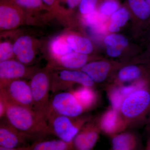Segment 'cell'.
Listing matches in <instances>:
<instances>
[{
	"label": "cell",
	"instance_id": "1",
	"mask_svg": "<svg viewBox=\"0 0 150 150\" xmlns=\"http://www.w3.org/2000/svg\"><path fill=\"white\" fill-rule=\"evenodd\" d=\"M5 102L7 121L25 137L40 138L51 133L48 120L45 116L33 109L5 100Z\"/></svg>",
	"mask_w": 150,
	"mask_h": 150
},
{
	"label": "cell",
	"instance_id": "2",
	"mask_svg": "<svg viewBox=\"0 0 150 150\" xmlns=\"http://www.w3.org/2000/svg\"><path fill=\"white\" fill-rule=\"evenodd\" d=\"M33 99V110L47 119L50 110L49 93L51 86L50 75L44 71L33 76L29 83Z\"/></svg>",
	"mask_w": 150,
	"mask_h": 150
},
{
	"label": "cell",
	"instance_id": "3",
	"mask_svg": "<svg viewBox=\"0 0 150 150\" xmlns=\"http://www.w3.org/2000/svg\"><path fill=\"white\" fill-rule=\"evenodd\" d=\"M1 94L6 101L33 109V99L29 84L20 79L1 86Z\"/></svg>",
	"mask_w": 150,
	"mask_h": 150
},
{
	"label": "cell",
	"instance_id": "4",
	"mask_svg": "<svg viewBox=\"0 0 150 150\" xmlns=\"http://www.w3.org/2000/svg\"><path fill=\"white\" fill-rule=\"evenodd\" d=\"M146 84L127 96L123 100L121 111L128 118H141L149 108L150 91Z\"/></svg>",
	"mask_w": 150,
	"mask_h": 150
},
{
	"label": "cell",
	"instance_id": "5",
	"mask_svg": "<svg viewBox=\"0 0 150 150\" xmlns=\"http://www.w3.org/2000/svg\"><path fill=\"white\" fill-rule=\"evenodd\" d=\"M47 120L51 132L68 144L71 143L78 134V128L67 116L59 115L50 109Z\"/></svg>",
	"mask_w": 150,
	"mask_h": 150
},
{
	"label": "cell",
	"instance_id": "6",
	"mask_svg": "<svg viewBox=\"0 0 150 150\" xmlns=\"http://www.w3.org/2000/svg\"><path fill=\"white\" fill-rule=\"evenodd\" d=\"M50 109L59 115L75 117L81 114L83 107L73 94L62 92L56 94L51 99Z\"/></svg>",
	"mask_w": 150,
	"mask_h": 150
},
{
	"label": "cell",
	"instance_id": "7",
	"mask_svg": "<svg viewBox=\"0 0 150 150\" xmlns=\"http://www.w3.org/2000/svg\"><path fill=\"white\" fill-rule=\"evenodd\" d=\"M23 11L10 0H0V29H15L23 21Z\"/></svg>",
	"mask_w": 150,
	"mask_h": 150
},
{
	"label": "cell",
	"instance_id": "8",
	"mask_svg": "<svg viewBox=\"0 0 150 150\" xmlns=\"http://www.w3.org/2000/svg\"><path fill=\"white\" fill-rule=\"evenodd\" d=\"M26 137L11 126L8 121L0 122V146L7 150L22 147Z\"/></svg>",
	"mask_w": 150,
	"mask_h": 150
},
{
	"label": "cell",
	"instance_id": "9",
	"mask_svg": "<svg viewBox=\"0 0 150 150\" xmlns=\"http://www.w3.org/2000/svg\"><path fill=\"white\" fill-rule=\"evenodd\" d=\"M27 73L24 64L15 60H6L0 63L1 86L10 81L23 77Z\"/></svg>",
	"mask_w": 150,
	"mask_h": 150
},
{
	"label": "cell",
	"instance_id": "10",
	"mask_svg": "<svg viewBox=\"0 0 150 150\" xmlns=\"http://www.w3.org/2000/svg\"><path fill=\"white\" fill-rule=\"evenodd\" d=\"M13 45V54L19 62L24 64L32 62L35 57V52L31 38L23 35L18 38Z\"/></svg>",
	"mask_w": 150,
	"mask_h": 150
},
{
	"label": "cell",
	"instance_id": "11",
	"mask_svg": "<svg viewBox=\"0 0 150 150\" xmlns=\"http://www.w3.org/2000/svg\"><path fill=\"white\" fill-rule=\"evenodd\" d=\"M110 69V65L107 62H95L84 65L82 71L94 81L99 83L106 79Z\"/></svg>",
	"mask_w": 150,
	"mask_h": 150
},
{
	"label": "cell",
	"instance_id": "12",
	"mask_svg": "<svg viewBox=\"0 0 150 150\" xmlns=\"http://www.w3.org/2000/svg\"><path fill=\"white\" fill-rule=\"evenodd\" d=\"M59 77L62 81L77 83L84 86L89 87L93 84V81L88 75L83 71L63 70L59 73Z\"/></svg>",
	"mask_w": 150,
	"mask_h": 150
},
{
	"label": "cell",
	"instance_id": "13",
	"mask_svg": "<svg viewBox=\"0 0 150 150\" xmlns=\"http://www.w3.org/2000/svg\"><path fill=\"white\" fill-rule=\"evenodd\" d=\"M62 66L69 69H78L83 67L87 61L86 54L73 52L66 54L59 58Z\"/></svg>",
	"mask_w": 150,
	"mask_h": 150
},
{
	"label": "cell",
	"instance_id": "14",
	"mask_svg": "<svg viewBox=\"0 0 150 150\" xmlns=\"http://www.w3.org/2000/svg\"><path fill=\"white\" fill-rule=\"evenodd\" d=\"M67 41L70 47L75 52L81 54H89L92 51L93 46L88 39L76 35H70Z\"/></svg>",
	"mask_w": 150,
	"mask_h": 150
},
{
	"label": "cell",
	"instance_id": "15",
	"mask_svg": "<svg viewBox=\"0 0 150 150\" xmlns=\"http://www.w3.org/2000/svg\"><path fill=\"white\" fill-rule=\"evenodd\" d=\"M97 138V134L93 131L81 132L75 137L74 144L77 149L90 150L93 147Z\"/></svg>",
	"mask_w": 150,
	"mask_h": 150
},
{
	"label": "cell",
	"instance_id": "16",
	"mask_svg": "<svg viewBox=\"0 0 150 150\" xmlns=\"http://www.w3.org/2000/svg\"><path fill=\"white\" fill-rule=\"evenodd\" d=\"M128 3L138 18L145 20L150 16V9L146 0H128Z\"/></svg>",
	"mask_w": 150,
	"mask_h": 150
},
{
	"label": "cell",
	"instance_id": "17",
	"mask_svg": "<svg viewBox=\"0 0 150 150\" xmlns=\"http://www.w3.org/2000/svg\"><path fill=\"white\" fill-rule=\"evenodd\" d=\"M129 12L126 8H122L114 12L111 16V23L109 30L111 32H118L120 27L123 26L129 19Z\"/></svg>",
	"mask_w": 150,
	"mask_h": 150
},
{
	"label": "cell",
	"instance_id": "18",
	"mask_svg": "<svg viewBox=\"0 0 150 150\" xmlns=\"http://www.w3.org/2000/svg\"><path fill=\"white\" fill-rule=\"evenodd\" d=\"M68 148V143L61 139L37 142L31 147L33 150H64Z\"/></svg>",
	"mask_w": 150,
	"mask_h": 150
},
{
	"label": "cell",
	"instance_id": "19",
	"mask_svg": "<svg viewBox=\"0 0 150 150\" xmlns=\"http://www.w3.org/2000/svg\"><path fill=\"white\" fill-rule=\"evenodd\" d=\"M112 144L113 150H130L135 146V140L130 134H123L115 137L112 139Z\"/></svg>",
	"mask_w": 150,
	"mask_h": 150
},
{
	"label": "cell",
	"instance_id": "20",
	"mask_svg": "<svg viewBox=\"0 0 150 150\" xmlns=\"http://www.w3.org/2000/svg\"><path fill=\"white\" fill-rule=\"evenodd\" d=\"M84 20L86 24L95 30L100 32L104 30L105 17L102 14H99L95 10L86 14Z\"/></svg>",
	"mask_w": 150,
	"mask_h": 150
},
{
	"label": "cell",
	"instance_id": "21",
	"mask_svg": "<svg viewBox=\"0 0 150 150\" xmlns=\"http://www.w3.org/2000/svg\"><path fill=\"white\" fill-rule=\"evenodd\" d=\"M142 69L139 67L136 66H130L122 69L118 74V77L123 81L139 79L142 80Z\"/></svg>",
	"mask_w": 150,
	"mask_h": 150
},
{
	"label": "cell",
	"instance_id": "22",
	"mask_svg": "<svg viewBox=\"0 0 150 150\" xmlns=\"http://www.w3.org/2000/svg\"><path fill=\"white\" fill-rule=\"evenodd\" d=\"M51 50L55 57L60 58L62 56L71 53L72 49L63 38H56L52 41L51 45Z\"/></svg>",
	"mask_w": 150,
	"mask_h": 150
},
{
	"label": "cell",
	"instance_id": "23",
	"mask_svg": "<svg viewBox=\"0 0 150 150\" xmlns=\"http://www.w3.org/2000/svg\"><path fill=\"white\" fill-rule=\"evenodd\" d=\"M88 87L84 86L81 88L73 94L83 107L90 106L93 103L94 99L93 92Z\"/></svg>",
	"mask_w": 150,
	"mask_h": 150
},
{
	"label": "cell",
	"instance_id": "24",
	"mask_svg": "<svg viewBox=\"0 0 150 150\" xmlns=\"http://www.w3.org/2000/svg\"><path fill=\"white\" fill-rule=\"evenodd\" d=\"M118 121V114L114 110H110L105 113L101 121L102 129L107 133H112L116 129Z\"/></svg>",
	"mask_w": 150,
	"mask_h": 150
},
{
	"label": "cell",
	"instance_id": "25",
	"mask_svg": "<svg viewBox=\"0 0 150 150\" xmlns=\"http://www.w3.org/2000/svg\"><path fill=\"white\" fill-rule=\"evenodd\" d=\"M20 8L30 11L38 10L47 8L42 0H10Z\"/></svg>",
	"mask_w": 150,
	"mask_h": 150
},
{
	"label": "cell",
	"instance_id": "26",
	"mask_svg": "<svg viewBox=\"0 0 150 150\" xmlns=\"http://www.w3.org/2000/svg\"><path fill=\"white\" fill-rule=\"evenodd\" d=\"M106 46L123 49L128 44V41L126 38L120 35L112 34L108 35L105 38L104 40Z\"/></svg>",
	"mask_w": 150,
	"mask_h": 150
},
{
	"label": "cell",
	"instance_id": "27",
	"mask_svg": "<svg viewBox=\"0 0 150 150\" xmlns=\"http://www.w3.org/2000/svg\"><path fill=\"white\" fill-rule=\"evenodd\" d=\"M13 45L9 42L0 43V63L10 59L13 55Z\"/></svg>",
	"mask_w": 150,
	"mask_h": 150
},
{
	"label": "cell",
	"instance_id": "28",
	"mask_svg": "<svg viewBox=\"0 0 150 150\" xmlns=\"http://www.w3.org/2000/svg\"><path fill=\"white\" fill-rule=\"evenodd\" d=\"M118 6V3L116 0H105L100 6V12L104 15H110L116 11Z\"/></svg>",
	"mask_w": 150,
	"mask_h": 150
},
{
	"label": "cell",
	"instance_id": "29",
	"mask_svg": "<svg viewBox=\"0 0 150 150\" xmlns=\"http://www.w3.org/2000/svg\"><path fill=\"white\" fill-rule=\"evenodd\" d=\"M125 98L120 90H116L112 92L110 95V99L112 106L115 110H118L121 107Z\"/></svg>",
	"mask_w": 150,
	"mask_h": 150
},
{
	"label": "cell",
	"instance_id": "30",
	"mask_svg": "<svg viewBox=\"0 0 150 150\" xmlns=\"http://www.w3.org/2000/svg\"><path fill=\"white\" fill-rule=\"evenodd\" d=\"M97 0H81L79 4V10L83 14L89 13L95 9Z\"/></svg>",
	"mask_w": 150,
	"mask_h": 150
},
{
	"label": "cell",
	"instance_id": "31",
	"mask_svg": "<svg viewBox=\"0 0 150 150\" xmlns=\"http://www.w3.org/2000/svg\"><path fill=\"white\" fill-rule=\"evenodd\" d=\"M122 49L118 48H113V47L107 46L106 51L107 54L111 57H117L121 55L122 52Z\"/></svg>",
	"mask_w": 150,
	"mask_h": 150
},
{
	"label": "cell",
	"instance_id": "32",
	"mask_svg": "<svg viewBox=\"0 0 150 150\" xmlns=\"http://www.w3.org/2000/svg\"><path fill=\"white\" fill-rule=\"evenodd\" d=\"M47 8L57 9L59 7V0H42Z\"/></svg>",
	"mask_w": 150,
	"mask_h": 150
},
{
	"label": "cell",
	"instance_id": "33",
	"mask_svg": "<svg viewBox=\"0 0 150 150\" xmlns=\"http://www.w3.org/2000/svg\"><path fill=\"white\" fill-rule=\"evenodd\" d=\"M6 110V104L4 99L0 93V119L5 115Z\"/></svg>",
	"mask_w": 150,
	"mask_h": 150
},
{
	"label": "cell",
	"instance_id": "34",
	"mask_svg": "<svg viewBox=\"0 0 150 150\" xmlns=\"http://www.w3.org/2000/svg\"><path fill=\"white\" fill-rule=\"evenodd\" d=\"M67 4V5L70 8H74L79 4L81 0H62Z\"/></svg>",
	"mask_w": 150,
	"mask_h": 150
},
{
	"label": "cell",
	"instance_id": "35",
	"mask_svg": "<svg viewBox=\"0 0 150 150\" xmlns=\"http://www.w3.org/2000/svg\"><path fill=\"white\" fill-rule=\"evenodd\" d=\"M146 2L147 3L148 5H149V8L150 9V0H146Z\"/></svg>",
	"mask_w": 150,
	"mask_h": 150
},
{
	"label": "cell",
	"instance_id": "36",
	"mask_svg": "<svg viewBox=\"0 0 150 150\" xmlns=\"http://www.w3.org/2000/svg\"><path fill=\"white\" fill-rule=\"evenodd\" d=\"M1 84L0 83V93H1Z\"/></svg>",
	"mask_w": 150,
	"mask_h": 150
},
{
	"label": "cell",
	"instance_id": "37",
	"mask_svg": "<svg viewBox=\"0 0 150 150\" xmlns=\"http://www.w3.org/2000/svg\"></svg>",
	"mask_w": 150,
	"mask_h": 150
}]
</instances>
